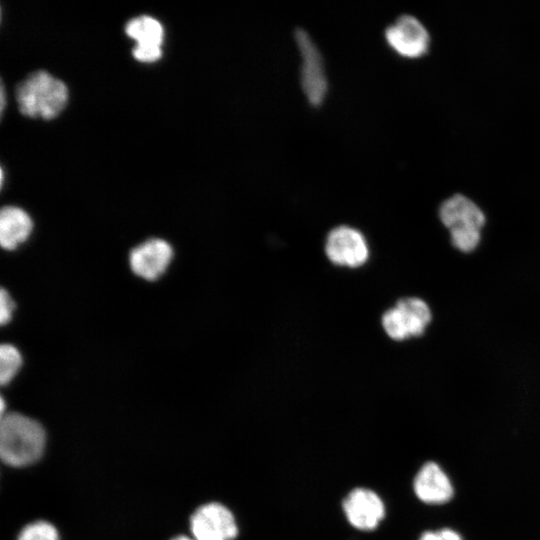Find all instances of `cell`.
Here are the masks:
<instances>
[{"label": "cell", "mask_w": 540, "mask_h": 540, "mask_svg": "<svg viewBox=\"0 0 540 540\" xmlns=\"http://www.w3.org/2000/svg\"><path fill=\"white\" fill-rule=\"evenodd\" d=\"M45 446V431L40 423L23 414L12 412L2 416L0 455L11 466L32 464L40 458Z\"/></svg>", "instance_id": "6da1fadb"}, {"label": "cell", "mask_w": 540, "mask_h": 540, "mask_svg": "<svg viewBox=\"0 0 540 540\" xmlns=\"http://www.w3.org/2000/svg\"><path fill=\"white\" fill-rule=\"evenodd\" d=\"M16 100L22 115L50 120L66 106L68 89L48 72L36 71L18 84Z\"/></svg>", "instance_id": "7a4b0ae2"}, {"label": "cell", "mask_w": 540, "mask_h": 540, "mask_svg": "<svg viewBox=\"0 0 540 540\" xmlns=\"http://www.w3.org/2000/svg\"><path fill=\"white\" fill-rule=\"evenodd\" d=\"M439 217L449 229L451 243L456 249L469 253L479 245L486 218L470 198L462 194L452 195L441 203Z\"/></svg>", "instance_id": "3957f363"}, {"label": "cell", "mask_w": 540, "mask_h": 540, "mask_svg": "<svg viewBox=\"0 0 540 540\" xmlns=\"http://www.w3.org/2000/svg\"><path fill=\"white\" fill-rule=\"evenodd\" d=\"M432 314L427 303L418 297H404L384 312L381 323L385 333L395 341H403L424 333Z\"/></svg>", "instance_id": "277c9868"}, {"label": "cell", "mask_w": 540, "mask_h": 540, "mask_svg": "<svg viewBox=\"0 0 540 540\" xmlns=\"http://www.w3.org/2000/svg\"><path fill=\"white\" fill-rule=\"evenodd\" d=\"M295 42L301 57L300 83L303 93L312 106H320L329 88L322 54L304 29L295 31Z\"/></svg>", "instance_id": "5b68a950"}, {"label": "cell", "mask_w": 540, "mask_h": 540, "mask_svg": "<svg viewBox=\"0 0 540 540\" xmlns=\"http://www.w3.org/2000/svg\"><path fill=\"white\" fill-rule=\"evenodd\" d=\"M324 249L329 261L338 266L358 268L369 258L366 238L347 225L337 226L328 233Z\"/></svg>", "instance_id": "8992f818"}, {"label": "cell", "mask_w": 540, "mask_h": 540, "mask_svg": "<svg viewBox=\"0 0 540 540\" xmlns=\"http://www.w3.org/2000/svg\"><path fill=\"white\" fill-rule=\"evenodd\" d=\"M195 540H234L239 528L232 511L217 502L200 506L190 520Z\"/></svg>", "instance_id": "52a82bcc"}, {"label": "cell", "mask_w": 540, "mask_h": 540, "mask_svg": "<svg viewBox=\"0 0 540 540\" xmlns=\"http://www.w3.org/2000/svg\"><path fill=\"white\" fill-rule=\"evenodd\" d=\"M389 47L405 58L423 56L430 46V35L424 24L415 16H399L384 32Z\"/></svg>", "instance_id": "ba28073f"}, {"label": "cell", "mask_w": 540, "mask_h": 540, "mask_svg": "<svg viewBox=\"0 0 540 540\" xmlns=\"http://www.w3.org/2000/svg\"><path fill=\"white\" fill-rule=\"evenodd\" d=\"M348 523L360 531L376 529L386 514L385 504L373 490L364 487L352 489L342 502Z\"/></svg>", "instance_id": "9c48e42d"}, {"label": "cell", "mask_w": 540, "mask_h": 540, "mask_svg": "<svg viewBox=\"0 0 540 540\" xmlns=\"http://www.w3.org/2000/svg\"><path fill=\"white\" fill-rule=\"evenodd\" d=\"M125 32L136 42L132 54L137 61L151 63L161 57L164 29L158 20L146 15L133 18L126 24Z\"/></svg>", "instance_id": "30bf717a"}, {"label": "cell", "mask_w": 540, "mask_h": 540, "mask_svg": "<svg viewBox=\"0 0 540 540\" xmlns=\"http://www.w3.org/2000/svg\"><path fill=\"white\" fill-rule=\"evenodd\" d=\"M173 256L172 247L162 239H149L135 247L129 257L132 271L146 280L159 278Z\"/></svg>", "instance_id": "8fae6325"}, {"label": "cell", "mask_w": 540, "mask_h": 540, "mask_svg": "<svg viewBox=\"0 0 540 540\" xmlns=\"http://www.w3.org/2000/svg\"><path fill=\"white\" fill-rule=\"evenodd\" d=\"M413 490L416 497L426 504H444L454 495L450 479L435 462H427L419 469L413 481Z\"/></svg>", "instance_id": "7c38bea8"}, {"label": "cell", "mask_w": 540, "mask_h": 540, "mask_svg": "<svg viewBox=\"0 0 540 540\" xmlns=\"http://www.w3.org/2000/svg\"><path fill=\"white\" fill-rule=\"evenodd\" d=\"M33 227L30 216L15 206L3 207L0 213V242L4 249L12 250L23 243Z\"/></svg>", "instance_id": "4fadbf2b"}, {"label": "cell", "mask_w": 540, "mask_h": 540, "mask_svg": "<svg viewBox=\"0 0 540 540\" xmlns=\"http://www.w3.org/2000/svg\"><path fill=\"white\" fill-rule=\"evenodd\" d=\"M22 365V357L16 347L3 344L0 348V382L9 383Z\"/></svg>", "instance_id": "5bb4252c"}, {"label": "cell", "mask_w": 540, "mask_h": 540, "mask_svg": "<svg viewBox=\"0 0 540 540\" xmlns=\"http://www.w3.org/2000/svg\"><path fill=\"white\" fill-rule=\"evenodd\" d=\"M18 540H59L56 528L45 521H37L23 528Z\"/></svg>", "instance_id": "9a60e30c"}, {"label": "cell", "mask_w": 540, "mask_h": 540, "mask_svg": "<svg viewBox=\"0 0 540 540\" xmlns=\"http://www.w3.org/2000/svg\"><path fill=\"white\" fill-rule=\"evenodd\" d=\"M15 305L9 293L1 289L0 293V322L2 325L8 323L12 317Z\"/></svg>", "instance_id": "2e32d148"}, {"label": "cell", "mask_w": 540, "mask_h": 540, "mask_svg": "<svg viewBox=\"0 0 540 540\" xmlns=\"http://www.w3.org/2000/svg\"><path fill=\"white\" fill-rule=\"evenodd\" d=\"M439 531L443 540H464L462 536L453 529L443 528Z\"/></svg>", "instance_id": "e0dca14e"}, {"label": "cell", "mask_w": 540, "mask_h": 540, "mask_svg": "<svg viewBox=\"0 0 540 540\" xmlns=\"http://www.w3.org/2000/svg\"><path fill=\"white\" fill-rule=\"evenodd\" d=\"M418 540H443L439 530L437 531H425L421 534Z\"/></svg>", "instance_id": "ac0fdd59"}, {"label": "cell", "mask_w": 540, "mask_h": 540, "mask_svg": "<svg viewBox=\"0 0 540 540\" xmlns=\"http://www.w3.org/2000/svg\"><path fill=\"white\" fill-rule=\"evenodd\" d=\"M5 106V93H4V87H1V111L3 112Z\"/></svg>", "instance_id": "d6986e66"}, {"label": "cell", "mask_w": 540, "mask_h": 540, "mask_svg": "<svg viewBox=\"0 0 540 540\" xmlns=\"http://www.w3.org/2000/svg\"><path fill=\"white\" fill-rule=\"evenodd\" d=\"M171 540H195V539H194V538L187 537V536L180 535V536L174 537V538L171 539Z\"/></svg>", "instance_id": "ffe728a7"}]
</instances>
